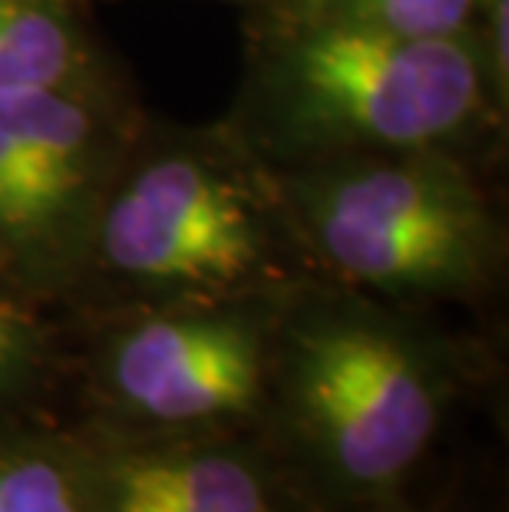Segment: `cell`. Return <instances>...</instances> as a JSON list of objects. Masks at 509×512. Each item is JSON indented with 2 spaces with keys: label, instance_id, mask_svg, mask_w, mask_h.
Segmentation results:
<instances>
[{
  "label": "cell",
  "instance_id": "6da1fadb",
  "mask_svg": "<svg viewBox=\"0 0 509 512\" xmlns=\"http://www.w3.org/2000/svg\"><path fill=\"white\" fill-rule=\"evenodd\" d=\"M272 446L324 512H377L443 427L450 377L433 347L381 314L301 311L281 331L268 397Z\"/></svg>",
  "mask_w": 509,
  "mask_h": 512
},
{
  "label": "cell",
  "instance_id": "7a4b0ae2",
  "mask_svg": "<svg viewBox=\"0 0 509 512\" xmlns=\"http://www.w3.org/2000/svg\"><path fill=\"white\" fill-rule=\"evenodd\" d=\"M314 238L344 278L384 291L473 288L490 228L473 192L430 166H381L334 179L314 202Z\"/></svg>",
  "mask_w": 509,
  "mask_h": 512
},
{
  "label": "cell",
  "instance_id": "3957f363",
  "mask_svg": "<svg viewBox=\"0 0 509 512\" xmlns=\"http://www.w3.org/2000/svg\"><path fill=\"white\" fill-rule=\"evenodd\" d=\"M272 337L248 311L146 314L103 347L100 380L116 433L232 430L268 403Z\"/></svg>",
  "mask_w": 509,
  "mask_h": 512
},
{
  "label": "cell",
  "instance_id": "277c9868",
  "mask_svg": "<svg viewBox=\"0 0 509 512\" xmlns=\"http://www.w3.org/2000/svg\"><path fill=\"white\" fill-rule=\"evenodd\" d=\"M291 83L318 123L387 146L447 136L480 103V63L460 37L328 20L295 47Z\"/></svg>",
  "mask_w": 509,
  "mask_h": 512
},
{
  "label": "cell",
  "instance_id": "5b68a950",
  "mask_svg": "<svg viewBox=\"0 0 509 512\" xmlns=\"http://www.w3.org/2000/svg\"><path fill=\"white\" fill-rule=\"evenodd\" d=\"M93 512H324L272 440L232 430L83 433Z\"/></svg>",
  "mask_w": 509,
  "mask_h": 512
},
{
  "label": "cell",
  "instance_id": "8992f818",
  "mask_svg": "<svg viewBox=\"0 0 509 512\" xmlns=\"http://www.w3.org/2000/svg\"><path fill=\"white\" fill-rule=\"evenodd\" d=\"M100 242L106 265L153 288H232L262 265L258 228L235 189L186 159L139 172Z\"/></svg>",
  "mask_w": 509,
  "mask_h": 512
},
{
  "label": "cell",
  "instance_id": "52a82bcc",
  "mask_svg": "<svg viewBox=\"0 0 509 512\" xmlns=\"http://www.w3.org/2000/svg\"><path fill=\"white\" fill-rule=\"evenodd\" d=\"M93 126L60 90L0 96V252L47 281L90 179Z\"/></svg>",
  "mask_w": 509,
  "mask_h": 512
},
{
  "label": "cell",
  "instance_id": "ba28073f",
  "mask_svg": "<svg viewBox=\"0 0 509 512\" xmlns=\"http://www.w3.org/2000/svg\"><path fill=\"white\" fill-rule=\"evenodd\" d=\"M0 512H93L80 440L0 417Z\"/></svg>",
  "mask_w": 509,
  "mask_h": 512
},
{
  "label": "cell",
  "instance_id": "9c48e42d",
  "mask_svg": "<svg viewBox=\"0 0 509 512\" xmlns=\"http://www.w3.org/2000/svg\"><path fill=\"white\" fill-rule=\"evenodd\" d=\"M77 40L53 0H0V96L60 90Z\"/></svg>",
  "mask_w": 509,
  "mask_h": 512
},
{
  "label": "cell",
  "instance_id": "30bf717a",
  "mask_svg": "<svg viewBox=\"0 0 509 512\" xmlns=\"http://www.w3.org/2000/svg\"><path fill=\"white\" fill-rule=\"evenodd\" d=\"M318 20L361 24L407 37H457L473 0H308Z\"/></svg>",
  "mask_w": 509,
  "mask_h": 512
},
{
  "label": "cell",
  "instance_id": "8fae6325",
  "mask_svg": "<svg viewBox=\"0 0 509 512\" xmlns=\"http://www.w3.org/2000/svg\"><path fill=\"white\" fill-rule=\"evenodd\" d=\"M47 370V337L17 291L0 285V417H20Z\"/></svg>",
  "mask_w": 509,
  "mask_h": 512
},
{
  "label": "cell",
  "instance_id": "7c38bea8",
  "mask_svg": "<svg viewBox=\"0 0 509 512\" xmlns=\"http://www.w3.org/2000/svg\"><path fill=\"white\" fill-rule=\"evenodd\" d=\"M486 20H490V47L500 76H506L509 60V17H506V0H486Z\"/></svg>",
  "mask_w": 509,
  "mask_h": 512
},
{
  "label": "cell",
  "instance_id": "4fadbf2b",
  "mask_svg": "<svg viewBox=\"0 0 509 512\" xmlns=\"http://www.w3.org/2000/svg\"><path fill=\"white\" fill-rule=\"evenodd\" d=\"M377 512H414L407 503H400V506H391V509H377Z\"/></svg>",
  "mask_w": 509,
  "mask_h": 512
}]
</instances>
